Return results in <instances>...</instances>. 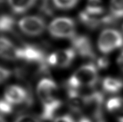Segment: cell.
<instances>
[{"mask_svg": "<svg viewBox=\"0 0 123 122\" xmlns=\"http://www.w3.org/2000/svg\"><path fill=\"white\" fill-rule=\"evenodd\" d=\"M37 94L42 105V117L44 120L52 119L61 106L56 83L49 78H43L38 83Z\"/></svg>", "mask_w": 123, "mask_h": 122, "instance_id": "cell-1", "label": "cell"}, {"mask_svg": "<svg viewBox=\"0 0 123 122\" xmlns=\"http://www.w3.org/2000/svg\"><path fill=\"white\" fill-rule=\"evenodd\" d=\"M98 81V72L93 64L84 65L74 73L67 81L69 89L93 87Z\"/></svg>", "mask_w": 123, "mask_h": 122, "instance_id": "cell-2", "label": "cell"}, {"mask_svg": "<svg viewBox=\"0 0 123 122\" xmlns=\"http://www.w3.org/2000/svg\"><path fill=\"white\" fill-rule=\"evenodd\" d=\"M48 30L50 35L56 38L72 39L75 36V23L70 18H57L49 25Z\"/></svg>", "mask_w": 123, "mask_h": 122, "instance_id": "cell-3", "label": "cell"}, {"mask_svg": "<svg viewBox=\"0 0 123 122\" xmlns=\"http://www.w3.org/2000/svg\"><path fill=\"white\" fill-rule=\"evenodd\" d=\"M123 45V36L114 29L103 30L98 40V48L101 52L107 54Z\"/></svg>", "mask_w": 123, "mask_h": 122, "instance_id": "cell-4", "label": "cell"}, {"mask_svg": "<svg viewBox=\"0 0 123 122\" xmlns=\"http://www.w3.org/2000/svg\"><path fill=\"white\" fill-rule=\"evenodd\" d=\"M18 26L26 35L36 36L44 32L46 25L43 18L38 16H28L19 20Z\"/></svg>", "mask_w": 123, "mask_h": 122, "instance_id": "cell-5", "label": "cell"}, {"mask_svg": "<svg viewBox=\"0 0 123 122\" xmlns=\"http://www.w3.org/2000/svg\"><path fill=\"white\" fill-rule=\"evenodd\" d=\"M79 18L81 22L88 27L94 28H98L101 25L109 24L113 23L116 18L113 17L111 14L107 15L105 12L95 13L88 12L87 11H83L80 13Z\"/></svg>", "mask_w": 123, "mask_h": 122, "instance_id": "cell-6", "label": "cell"}, {"mask_svg": "<svg viewBox=\"0 0 123 122\" xmlns=\"http://www.w3.org/2000/svg\"><path fill=\"white\" fill-rule=\"evenodd\" d=\"M76 52L74 49H67L57 51L51 54L47 58L49 64L59 68L69 66L74 59Z\"/></svg>", "mask_w": 123, "mask_h": 122, "instance_id": "cell-7", "label": "cell"}, {"mask_svg": "<svg viewBox=\"0 0 123 122\" xmlns=\"http://www.w3.org/2000/svg\"><path fill=\"white\" fill-rule=\"evenodd\" d=\"M5 99L11 105L29 104L31 102L29 93L24 87L19 85H10L5 91Z\"/></svg>", "mask_w": 123, "mask_h": 122, "instance_id": "cell-8", "label": "cell"}, {"mask_svg": "<svg viewBox=\"0 0 123 122\" xmlns=\"http://www.w3.org/2000/svg\"><path fill=\"white\" fill-rule=\"evenodd\" d=\"M73 49L79 55L86 58H94L93 47L90 40L85 35H77L71 39Z\"/></svg>", "mask_w": 123, "mask_h": 122, "instance_id": "cell-9", "label": "cell"}, {"mask_svg": "<svg viewBox=\"0 0 123 122\" xmlns=\"http://www.w3.org/2000/svg\"><path fill=\"white\" fill-rule=\"evenodd\" d=\"M19 49L12 41L0 37V57L9 60H19Z\"/></svg>", "mask_w": 123, "mask_h": 122, "instance_id": "cell-10", "label": "cell"}, {"mask_svg": "<svg viewBox=\"0 0 123 122\" xmlns=\"http://www.w3.org/2000/svg\"><path fill=\"white\" fill-rule=\"evenodd\" d=\"M68 105L71 110L76 113L82 112L85 96L79 94L77 89L68 88Z\"/></svg>", "mask_w": 123, "mask_h": 122, "instance_id": "cell-11", "label": "cell"}, {"mask_svg": "<svg viewBox=\"0 0 123 122\" xmlns=\"http://www.w3.org/2000/svg\"><path fill=\"white\" fill-rule=\"evenodd\" d=\"M107 108L118 122H123V99L111 98L107 102Z\"/></svg>", "mask_w": 123, "mask_h": 122, "instance_id": "cell-12", "label": "cell"}, {"mask_svg": "<svg viewBox=\"0 0 123 122\" xmlns=\"http://www.w3.org/2000/svg\"><path fill=\"white\" fill-rule=\"evenodd\" d=\"M36 0H8L11 10L17 14L26 12L34 5Z\"/></svg>", "mask_w": 123, "mask_h": 122, "instance_id": "cell-13", "label": "cell"}, {"mask_svg": "<svg viewBox=\"0 0 123 122\" xmlns=\"http://www.w3.org/2000/svg\"><path fill=\"white\" fill-rule=\"evenodd\" d=\"M103 88L110 93H116L123 89V81L113 77H105L103 81Z\"/></svg>", "mask_w": 123, "mask_h": 122, "instance_id": "cell-14", "label": "cell"}, {"mask_svg": "<svg viewBox=\"0 0 123 122\" xmlns=\"http://www.w3.org/2000/svg\"><path fill=\"white\" fill-rule=\"evenodd\" d=\"M15 20L9 15H0V33H11L15 30Z\"/></svg>", "mask_w": 123, "mask_h": 122, "instance_id": "cell-15", "label": "cell"}, {"mask_svg": "<svg viewBox=\"0 0 123 122\" xmlns=\"http://www.w3.org/2000/svg\"><path fill=\"white\" fill-rule=\"evenodd\" d=\"M111 14L115 18L123 17V0H111Z\"/></svg>", "mask_w": 123, "mask_h": 122, "instance_id": "cell-16", "label": "cell"}, {"mask_svg": "<svg viewBox=\"0 0 123 122\" xmlns=\"http://www.w3.org/2000/svg\"><path fill=\"white\" fill-rule=\"evenodd\" d=\"M86 11L90 12L101 13L105 12L101 0H88Z\"/></svg>", "mask_w": 123, "mask_h": 122, "instance_id": "cell-17", "label": "cell"}, {"mask_svg": "<svg viewBox=\"0 0 123 122\" xmlns=\"http://www.w3.org/2000/svg\"><path fill=\"white\" fill-rule=\"evenodd\" d=\"M79 0H53V4L59 9H69L74 7Z\"/></svg>", "mask_w": 123, "mask_h": 122, "instance_id": "cell-18", "label": "cell"}, {"mask_svg": "<svg viewBox=\"0 0 123 122\" xmlns=\"http://www.w3.org/2000/svg\"><path fill=\"white\" fill-rule=\"evenodd\" d=\"M13 105L7 101L6 100H0V114H9L13 111Z\"/></svg>", "mask_w": 123, "mask_h": 122, "instance_id": "cell-19", "label": "cell"}, {"mask_svg": "<svg viewBox=\"0 0 123 122\" xmlns=\"http://www.w3.org/2000/svg\"><path fill=\"white\" fill-rule=\"evenodd\" d=\"M40 10L47 15H51L53 14V9L51 5L50 0H43L40 5Z\"/></svg>", "mask_w": 123, "mask_h": 122, "instance_id": "cell-20", "label": "cell"}, {"mask_svg": "<svg viewBox=\"0 0 123 122\" xmlns=\"http://www.w3.org/2000/svg\"><path fill=\"white\" fill-rule=\"evenodd\" d=\"M11 76V72L7 68L0 66V83L5 81Z\"/></svg>", "mask_w": 123, "mask_h": 122, "instance_id": "cell-21", "label": "cell"}, {"mask_svg": "<svg viewBox=\"0 0 123 122\" xmlns=\"http://www.w3.org/2000/svg\"><path fill=\"white\" fill-rule=\"evenodd\" d=\"M15 122H40L37 117L30 115H23L18 117Z\"/></svg>", "mask_w": 123, "mask_h": 122, "instance_id": "cell-22", "label": "cell"}, {"mask_svg": "<svg viewBox=\"0 0 123 122\" xmlns=\"http://www.w3.org/2000/svg\"><path fill=\"white\" fill-rule=\"evenodd\" d=\"M54 122H75L73 118L68 115H64L55 119Z\"/></svg>", "mask_w": 123, "mask_h": 122, "instance_id": "cell-23", "label": "cell"}, {"mask_svg": "<svg viewBox=\"0 0 123 122\" xmlns=\"http://www.w3.org/2000/svg\"><path fill=\"white\" fill-rule=\"evenodd\" d=\"M108 60L105 58H101L98 61V66L100 68H105L108 66Z\"/></svg>", "mask_w": 123, "mask_h": 122, "instance_id": "cell-24", "label": "cell"}, {"mask_svg": "<svg viewBox=\"0 0 123 122\" xmlns=\"http://www.w3.org/2000/svg\"><path fill=\"white\" fill-rule=\"evenodd\" d=\"M117 64L118 67L120 68V69L123 72V51L121 52V54L117 59Z\"/></svg>", "mask_w": 123, "mask_h": 122, "instance_id": "cell-25", "label": "cell"}, {"mask_svg": "<svg viewBox=\"0 0 123 122\" xmlns=\"http://www.w3.org/2000/svg\"><path fill=\"white\" fill-rule=\"evenodd\" d=\"M0 122H6V121H5V119H4L3 117L0 116Z\"/></svg>", "mask_w": 123, "mask_h": 122, "instance_id": "cell-26", "label": "cell"}, {"mask_svg": "<svg viewBox=\"0 0 123 122\" xmlns=\"http://www.w3.org/2000/svg\"></svg>", "mask_w": 123, "mask_h": 122, "instance_id": "cell-27", "label": "cell"}]
</instances>
